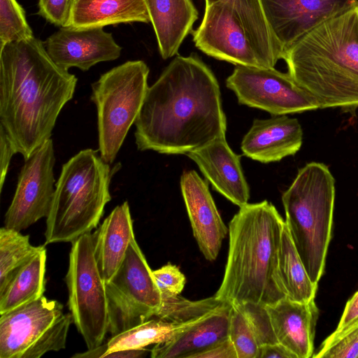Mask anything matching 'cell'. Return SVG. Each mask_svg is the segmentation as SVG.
Listing matches in <instances>:
<instances>
[{
	"instance_id": "cell-20",
	"label": "cell",
	"mask_w": 358,
	"mask_h": 358,
	"mask_svg": "<svg viewBox=\"0 0 358 358\" xmlns=\"http://www.w3.org/2000/svg\"><path fill=\"white\" fill-rule=\"evenodd\" d=\"M266 307L278 342L296 358L313 357L319 317L315 299L302 303L285 297Z\"/></svg>"
},
{
	"instance_id": "cell-30",
	"label": "cell",
	"mask_w": 358,
	"mask_h": 358,
	"mask_svg": "<svg viewBox=\"0 0 358 358\" xmlns=\"http://www.w3.org/2000/svg\"><path fill=\"white\" fill-rule=\"evenodd\" d=\"M313 357L358 358V322L331 334Z\"/></svg>"
},
{
	"instance_id": "cell-25",
	"label": "cell",
	"mask_w": 358,
	"mask_h": 358,
	"mask_svg": "<svg viewBox=\"0 0 358 358\" xmlns=\"http://www.w3.org/2000/svg\"><path fill=\"white\" fill-rule=\"evenodd\" d=\"M278 271L287 297L298 302L315 299L317 284L311 281L285 224L278 257Z\"/></svg>"
},
{
	"instance_id": "cell-26",
	"label": "cell",
	"mask_w": 358,
	"mask_h": 358,
	"mask_svg": "<svg viewBox=\"0 0 358 358\" xmlns=\"http://www.w3.org/2000/svg\"><path fill=\"white\" fill-rule=\"evenodd\" d=\"M44 245L34 246L29 242V236L3 227L0 229V293L8 285L17 273Z\"/></svg>"
},
{
	"instance_id": "cell-35",
	"label": "cell",
	"mask_w": 358,
	"mask_h": 358,
	"mask_svg": "<svg viewBox=\"0 0 358 358\" xmlns=\"http://www.w3.org/2000/svg\"><path fill=\"white\" fill-rule=\"evenodd\" d=\"M0 189L1 192L11 159L13 155L16 154L13 145L2 131H0Z\"/></svg>"
},
{
	"instance_id": "cell-23",
	"label": "cell",
	"mask_w": 358,
	"mask_h": 358,
	"mask_svg": "<svg viewBox=\"0 0 358 358\" xmlns=\"http://www.w3.org/2000/svg\"><path fill=\"white\" fill-rule=\"evenodd\" d=\"M131 22H150L145 0H72L66 27L87 29Z\"/></svg>"
},
{
	"instance_id": "cell-36",
	"label": "cell",
	"mask_w": 358,
	"mask_h": 358,
	"mask_svg": "<svg viewBox=\"0 0 358 358\" xmlns=\"http://www.w3.org/2000/svg\"><path fill=\"white\" fill-rule=\"evenodd\" d=\"M358 322V291L347 302L336 332Z\"/></svg>"
},
{
	"instance_id": "cell-19",
	"label": "cell",
	"mask_w": 358,
	"mask_h": 358,
	"mask_svg": "<svg viewBox=\"0 0 358 358\" xmlns=\"http://www.w3.org/2000/svg\"><path fill=\"white\" fill-rule=\"evenodd\" d=\"M303 141V131L296 118L277 115L255 120L244 136L241 148L243 155L262 163L278 162L296 153Z\"/></svg>"
},
{
	"instance_id": "cell-33",
	"label": "cell",
	"mask_w": 358,
	"mask_h": 358,
	"mask_svg": "<svg viewBox=\"0 0 358 358\" xmlns=\"http://www.w3.org/2000/svg\"><path fill=\"white\" fill-rule=\"evenodd\" d=\"M72 0H39L38 14L57 26L66 27Z\"/></svg>"
},
{
	"instance_id": "cell-3",
	"label": "cell",
	"mask_w": 358,
	"mask_h": 358,
	"mask_svg": "<svg viewBox=\"0 0 358 358\" xmlns=\"http://www.w3.org/2000/svg\"><path fill=\"white\" fill-rule=\"evenodd\" d=\"M285 224L266 200L240 207L229 224L227 260L217 299L268 306L287 297L278 271Z\"/></svg>"
},
{
	"instance_id": "cell-4",
	"label": "cell",
	"mask_w": 358,
	"mask_h": 358,
	"mask_svg": "<svg viewBox=\"0 0 358 358\" xmlns=\"http://www.w3.org/2000/svg\"><path fill=\"white\" fill-rule=\"evenodd\" d=\"M282 59L319 108L358 107V6L310 31Z\"/></svg>"
},
{
	"instance_id": "cell-37",
	"label": "cell",
	"mask_w": 358,
	"mask_h": 358,
	"mask_svg": "<svg viewBox=\"0 0 358 358\" xmlns=\"http://www.w3.org/2000/svg\"><path fill=\"white\" fill-rule=\"evenodd\" d=\"M258 358H296V357L285 346L277 343L260 347Z\"/></svg>"
},
{
	"instance_id": "cell-39",
	"label": "cell",
	"mask_w": 358,
	"mask_h": 358,
	"mask_svg": "<svg viewBox=\"0 0 358 358\" xmlns=\"http://www.w3.org/2000/svg\"><path fill=\"white\" fill-rule=\"evenodd\" d=\"M217 1H219V0H206V5L211 4Z\"/></svg>"
},
{
	"instance_id": "cell-5",
	"label": "cell",
	"mask_w": 358,
	"mask_h": 358,
	"mask_svg": "<svg viewBox=\"0 0 358 358\" xmlns=\"http://www.w3.org/2000/svg\"><path fill=\"white\" fill-rule=\"evenodd\" d=\"M195 46L236 66L274 67L284 50L274 38L260 0H219L206 5Z\"/></svg>"
},
{
	"instance_id": "cell-11",
	"label": "cell",
	"mask_w": 358,
	"mask_h": 358,
	"mask_svg": "<svg viewBox=\"0 0 358 358\" xmlns=\"http://www.w3.org/2000/svg\"><path fill=\"white\" fill-rule=\"evenodd\" d=\"M106 289L112 336L155 317L159 310L161 293L135 238Z\"/></svg>"
},
{
	"instance_id": "cell-7",
	"label": "cell",
	"mask_w": 358,
	"mask_h": 358,
	"mask_svg": "<svg viewBox=\"0 0 358 358\" xmlns=\"http://www.w3.org/2000/svg\"><path fill=\"white\" fill-rule=\"evenodd\" d=\"M335 180L328 166L310 162L299 169L282 201L285 224L311 281L317 284L331 236Z\"/></svg>"
},
{
	"instance_id": "cell-27",
	"label": "cell",
	"mask_w": 358,
	"mask_h": 358,
	"mask_svg": "<svg viewBox=\"0 0 358 358\" xmlns=\"http://www.w3.org/2000/svg\"><path fill=\"white\" fill-rule=\"evenodd\" d=\"M179 327L178 324L172 322L153 317L113 336L106 342L107 351L105 355L121 350L145 348L151 344L164 342L169 339Z\"/></svg>"
},
{
	"instance_id": "cell-17",
	"label": "cell",
	"mask_w": 358,
	"mask_h": 358,
	"mask_svg": "<svg viewBox=\"0 0 358 358\" xmlns=\"http://www.w3.org/2000/svg\"><path fill=\"white\" fill-rule=\"evenodd\" d=\"M232 304L226 302L202 315L178 324L167 341L155 344L152 358H192L199 352L229 338Z\"/></svg>"
},
{
	"instance_id": "cell-16",
	"label": "cell",
	"mask_w": 358,
	"mask_h": 358,
	"mask_svg": "<svg viewBox=\"0 0 358 358\" xmlns=\"http://www.w3.org/2000/svg\"><path fill=\"white\" fill-rule=\"evenodd\" d=\"M180 188L193 236L203 257L215 260L228 228L223 222L208 189V185L194 171L180 177Z\"/></svg>"
},
{
	"instance_id": "cell-8",
	"label": "cell",
	"mask_w": 358,
	"mask_h": 358,
	"mask_svg": "<svg viewBox=\"0 0 358 358\" xmlns=\"http://www.w3.org/2000/svg\"><path fill=\"white\" fill-rule=\"evenodd\" d=\"M149 71L143 61H127L92 84L91 99L97 110L99 151L110 164L140 113L149 87Z\"/></svg>"
},
{
	"instance_id": "cell-9",
	"label": "cell",
	"mask_w": 358,
	"mask_h": 358,
	"mask_svg": "<svg viewBox=\"0 0 358 358\" xmlns=\"http://www.w3.org/2000/svg\"><path fill=\"white\" fill-rule=\"evenodd\" d=\"M0 358H39L66 348L71 314L42 296L0 315Z\"/></svg>"
},
{
	"instance_id": "cell-31",
	"label": "cell",
	"mask_w": 358,
	"mask_h": 358,
	"mask_svg": "<svg viewBox=\"0 0 358 358\" xmlns=\"http://www.w3.org/2000/svg\"><path fill=\"white\" fill-rule=\"evenodd\" d=\"M236 305L245 315L260 347L278 343L266 306L244 303Z\"/></svg>"
},
{
	"instance_id": "cell-13",
	"label": "cell",
	"mask_w": 358,
	"mask_h": 358,
	"mask_svg": "<svg viewBox=\"0 0 358 358\" xmlns=\"http://www.w3.org/2000/svg\"><path fill=\"white\" fill-rule=\"evenodd\" d=\"M55 159L51 138L24 159L13 200L5 214L4 227L21 231L48 216L55 190Z\"/></svg>"
},
{
	"instance_id": "cell-1",
	"label": "cell",
	"mask_w": 358,
	"mask_h": 358,
	"mask_svg": "<svg viewBox=\"0 0 358 358\" xmlns=\"http://www.w3.org/2000/svg\"><path fill=\"white\" fill-rule=\"evenodd\" d=\"M141 151L187 154L225 137L217 78L196 55L177 56L148 87L134 123Z\"/></svg>"
},
{
	"instance_id": "cell-2",
	"label": "cell",
	"mask_w": 358,
	"mask_h": 358,
	"mask_svg": "<svg viewBox=\"0 0 358 358\" xmlns=\"http://www.w3.org/2000/svg\"><path fill=\"white\" fill-rule=\"evenodd\" d=\"M77 81L35 37L0 46V131L24 159L51 138Z\"/></svg>"
},
{
	"instance_id": "cell-24",
	"label": "cell",
	"mask_w": 358,
	"mask_h": 358,
	"mask_svg": "<svg viewBox=\"0 0 358 358\" xmlns=\"http://www.w3.org/2000/svg\"><path fill=\"white\" fill-rule=\"evenodd\" d=\"M45 248L31 258L0 293V315L32 302L45 292Z\"/></svg>"
},
{
	"instance_id": "cell-32",
	"label": "cell",
	"mask_w": 358,
	"mask_h": 358,
	"mask_svg": "<svg viewBox=\"0 0 358 358\" xmlns=\"http://www.w3.org/2000/svg\"><path fill=\"white\" fill-rule=\"evenodd\" d=\"M152 272L162 296L178 295L183 290L186 278L176 265L168 263Z\"/></svg>"
},
{
	"instance_id": "cell-22",
	"label": "cell",
	"mask_w": 358,
	"mask_h": 358,
	"mask_svg": "<svg viewBox=\"0 0 358 358\" xmlns=\"http://www.w3.org/2000/svg\"><path fill=\"white\" fill-rule=\"evenodd\" d=\"M159 50L164 59L177 54L192 31L198 11L191 0H145Z\"/></svg>"
},
{
	"instance_id": "cell-12",
	"label": "cell",
	"mask_w": 358,
	"mask_h": 358,
	"mask_svg": "<svg viewBox=\"0 0 358 358\" xmlns=\"http://www.w3.org/2000/svg\"><path fill=\"white\" fill-rule=\"evenodd\" d=\"M226 85L240 104L275 116L319 108L315 99L289 73L274 67L238 65L227 78Z\"/></svg>"
},
{
	"instance_id": "cell-15",
	"label": "cell",
	"mask_w": 358,
	"mask_h": 358,
	"mask_svg": "<svg viewBox=\"0 0 358 358\" xmlns=\"http://www.w3.org/2000/svg\"><path fill=\"white\" fill-rule=\"evenodd\" d=\"M44 45L53 62L67 71L76 67L85 71L99 62L115 60L122 49L103 27H62Z\"/></svg>"
},
{
	"instance_id": "cell-21",
	"label": "cell",
	"mask_w": 358,
	"mask_h": 358,
	"mask_svg": "<svg viewBox=\"0 0 358 358\" xmlns=\"http://www.w3.org/2000/svg\"><path fill=\"white\" fill-rule=\"evenodd\" d=\"M94 253L105 282L115 275L124 259L134 231L127 201L117 206L94 233Z\"/></svg>"
},
{
	"instance_id": "cell-10",
	"label": "cell",
	"mask_w": 358,
	"mask_h": 358,
	"mask_svg": "<svg viewBox=\"0 0 358 358\" xmlns=\"http://www.w3.org/2000/svg\"><path fill=\"white\" fill-rule=\"evenodd\" d=\"M71 243L65 277L68 306L87 349H92L103 343L108 331L106 282L96 260L94 234H85Z\"/></svg>"
},
{
	"instance_id": "cell-38",
	"label": "cell",
	"mask_w": 358,
	"mask_h": 358,
	"mask_svg": "<svg viewBox=\"0 0 358 358\" xmlns=\"http://www.w3.org/2000/svg\"><path fill=\"white\" fill-rule=\"evenodd\" d=\"M148 350L145 348L121 350L107 353L103 358H136L146 355Z\"/></svg>"
},
{
	"instance_id": "cell-29",
	"label": "cell",
	"mask_w": 358,
	"mask_h": 358,
	"mask_svg": "<svg viewBox=\"0 0 358 358\" xmlns=\"http://www.w3.org/2000/svg\"><path fill=\"white\" fill-rule=\"evenodd\" d=\"M229 337L238 358H258L259 345L244 313L236 305L231 307Z\"/></svg>"
},
{
	"instance_id": "cell-34",
	"label": "cell",
	"mask_w": 358,
	"mask_h": 358,
	"mask_svg": "<svg viewBox=\"0 0 358 358\" xmlns=\"http://www.w3.org/2000/svg\"><path fill=\"white\" fill-rule=\"evenodd\" d=\"M192 358H238L229 337L194 355Z\"/></svg>"
},
{
	"instance_id": "cell-6",
	"label": "cell",
	"mask_w": 358,
	"mask_h": 358,
	"mask_svg": "<svg viewBox=\"0 0 358 358\" xmlns=\"http://www.w3.org/2000/svg\"><path fill=\"white\" fill-rule=\"evenodd\" d=\"M99 150H80L63 164L46 217L45 244L72 243L96 228L111 199L109 186L117 169Z\"/></svg>"
},
{
	"instance_id": "cell-14",
	"label": "cell",
	"mask_w": 358,
	"mask_h": 358,
	"mask_svg": "<svg viewBox=\"0 0 358 358\" xmlns=\"http://www.w3.org/2000/svg\"><path fill=\"white\" fill-rule=\"evenodd\" d=\"M269 28L285 51L324 22L358 6V0H260Z\"/></svg>"
},
{
	"instance_id": "cell-28",
	"label": "cell",
	"mask_w": 358,
	"mask_h": 358,
	"mask_svg": "<svg viewBox=\"0 0 358 358\" xmlns=\"http://www.w3.org/2000/svg\"><path fill=\"white\" fill-rule=\"evenodd\" d=\"M34 37L17 0H0V46Z\"/></svg>"
},
{
	"instance_id": "cell-18",
	"label": "cell",
	"mask_w": 358,
	"mask_h": 358,
	"mask_svg": "<svg viewBox=\"0 0 358 358\" xmlns=\"http://www.w3.org/2000/svg\"><path fill=\"white\" fill-rule=\"evenodd\" d=\"M186 155L197 164L214 189L239 207L248 203L250 189L240 156L232 151L225 137L218 138Z\"/></svg>"
}]
</instances>
